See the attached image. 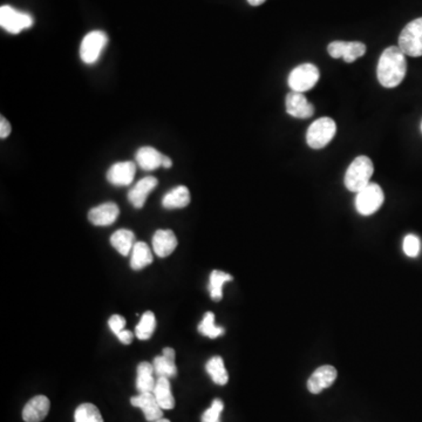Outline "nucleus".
<instances>
[{
    "label": "nucleus",
    "mask_w": 422,
    "mask_h": 422,
    "mask_svg": "<svg viewBox=\"0 0 422 422\" xmlns=\"http://www.w3.org/2000/svg\"><path fill=\"white\" fill-rule=\"evenodd\" d=\"M407 72V61L399 46L385 49L378 62V81L385 88H394L403 83Z\"/></svg>",
    "instance_id": "nucleus-1"
},
{
    "label": "nucleus",
    "mask_w": 422,
    "mask_h": 422,
    "mask_svg": "<svg viewBox=\"0 0 422 422\" xmlns=\"http://www.w3.org/2000/svg\"><path fill=\"white\" fill-rule=\"evenodd\" d=\"M374 173L373 162L367 156H358L353 160L345 174V185L352 192H359L371 183Z\"/></svg>",
    "instance_id": "nucleus-2"
},
{
    "label": "nucleus",
    "mask_w": 422,
    "mask_h": 422,
    "mask_svg": "<svg viewBox=\"0 0 422 422\" xmlns=\"http://www.w3.org/2000/svg\"><path fill=\"white\" fill-rule=\"evenodd\" d=\"M336 133V122L331 117H321L307 129L306 142L312 149H321L331 142Z\"/></svg>",
    "instance_id": "nucleus-3"
},
{
    "label": "nucleus",
    "mask_w": 422,
    "mask_h": 422,
    "mask_svg": "<svg viewBox=\"0 0 422 422\" xmlns=\"http://www.w3.org/2000/svg\"><path fill=\"white\" fill-rule=\"evenodd\" d=\"M385 195L380 185L369 183L367 187L357 192L355 209L362 216L373 215L384 204Z\"/></svg>",
    "instance_id": "nucleus-4"
},
{
    "label": "nucleus",
    "mask_w": 422,
    "mask_h": 422,
    "mask_svg": "<svg viewBox=\"0 0 422 422\" xmlns=\"http://www.w3.org/2000/svg\"><path fill=\"white\" fill-rule=\"evenodd\" d=\"M399 49L405 56L422 57V17L407 24L400 33Z\"/></svg>",
    "instance_id": "nucleus-5"
},
{
    "label": "nucleus",
    "mask_w": 422,
    "mask_h": 422,
    "mask_svg": "<svg viewBox=\"0 0 422 422\" xmlns=\"http://www.w3.org/2000/svg\"><path fill=\"white\" fill-rule=\"evenodd\" d=\"M319 69L312 64L299 65L290 73L287 83L291 90L298 93L311 91L319 80Z\"/></svg>",
    "instance_id": "nucleus-6"
},
{
    "label": "nucleus",
    "mask_w": 422,
    "mask_h": 422,
    "mask_svg": "<svg viewBox=\"0 0 422 422\" xmlns=\"http://www.w3.org/2000/svg\"><path fill=\"white\" fill-rule=\"evenodd\" d=\"M34 24L33 17L26 12L18 11L17 8L4 5L0 8V25L6 32L19 34Z\"/></svg>",
    "instance_id": "nucleus-7"
},
{
    "label": "nucleus",
    "mask_w": 422,
    "mask_h": 422,
    "mask_svg": "<svg viewBox=\"0 0 422 422\" xmlns=\"http://www.w3.org/2000/svg\"><path fill=\"white\" fill-rule=\"evenodd\" d=\"M108 42V37L102 31H92L85 35L80 46V58L87 65H93L99 60L102 51Z\"/></svg>",
    "instance_id": "nucleus-8"
},
{
    "label": "nucleus",
    "mask_w": 422,
    "mask_h": 422,
    "mask_svg": "<svg viewBox=\"0 0 422 422\" xmlns=\"http://www.w3.org/2000/svg\"><path fill=\"white\" fill-rule=\"evenodd\" d=\"M328 52L333 59H344L351 64L365 56L366 46L360 42H333L328 45Z\"/></svg>",
    "instance_id": "nucleus-9"
},
{
    "label": "nucleus",
    "mask_w": 422,
    "mask_h": 422,
    "mask_svg": "<svg viewBox=\"0 0 422 422\" xmlns=\"http://www.w3.org/2000/svg\"><path fill=\"white\" fill-rule=\"evenodd\" d=\"M135 174V163L132 161L114 163L107 171V181L117 187H127L132 185Z\"/></svg>",
    "instance_id": "nucleus-10"
},
{
    "label": "nucleus",
    "mask_w": 422,
    "mask_h": 422,
    "mask_svg": "<svg viewBox=\"0 0 422 422\" xmlns=\"http://www.w3.org/2000/svg\"><path fill=\"white\" fill-rule=\"evenodd\" d=\"M338 372L331 365L321 366L313 372L312 375L307 380V389L312 394H319L321 391L331 387L336 381Z\"/></svg>",
    "instance_id": "nucleus-11"
},
{
    "label": "nucleus",
    "mask_w": 422,
    "mask_h": 422,
    "mask_svg": "<svg viewBox=\"0 0 422 422\" xmlns=\"http://www.w3.org/2000/svg\"><path fill=\"white\" fill-rule=\"evenodd\" d=\"M130 403L134 407L142 410L147 421L155 422L163 418V410L160 407L154 393H140L139 396L130 398Z\"/></svg>",
    "instance_id": "nucleus-12"
},
{
    "label": "nucleus",
    "mask_w": 422,
    "mask_h": 422,
    "mask_svg": "<svg viewBox=\"0 0 422 422\" xmlns=\"http://www.w3.org/2000/svg\"><path fill=\"white\" fill-rule=\"evenodd\" d=\"M287 114L297 119H310L314 114V107L307 101L303 93L291 92L285 98Z\"/></svg>",
    "instance_id": "nucleus-13"
},
{
    "label": "nucleus",
    "mask_w": 422,
    "mask_h": 422,
    "mask_svg": "<svg viewBox=\"0 0 422 422\" xmlns=\"http://www.w3.org/2000/svg\"><path fill=\"white\" fill-rule=\"evenodd\" d=\"M120 215V209L114 202H106L88 212V219L96 226H112Z\"/></svg>",
    "instance_id": "nucleus-14"
},
{
    "label": "nucleus",
    "mask_w": 422,
    "mask_h": 422,
    "mask_svg": "<svg viewBox=\"0 0 422 422\" xmlns=\"http://www.w3.org/2000/svg\"><path fill=\"white\" fill-rule=\"evenodd\" d=\"M49 408H51V401L47 396H34L24 407V421L42 422L49 414Z\"/></svg>",
    "instance_id": "nucleus-15"
},
{
    "label": "nucleus",
    "mask_w": 422,
    "mask_h": 422,
    "mask_svg": "<svg viewBox=\"0 0 422 422\" xmlns=\"http://www.w3.org/2000/svg\"><path fill=\"white\" fill-rule=\"evenodd\" d=\"M158 178L154 176H147L141 178L128 192V201L135 209H141L144 207L148 195L158 187Z\"/></svg>",
    "instance_id": "nucleus-16"
},
{
    "label": "nucleus",
    "mask_w": 422,
    "mask_h": 422,
    "mask_svg": "<svg viewBox=\"0 0 422 422\" xmlns=\"http://www.w3.org/2000/svg\"><path fill=\"white\" fill-rule=\"evenodd\" d=\"M176 352L171 347H164L162 355L155 357L153 360L155 374L158 377L175 378L178 374V367L175 364Z\"/></svg>",
    "instance_id": "nucleus-17"
},
{
    "label": "nucleus",
    "mask_w": 422,
    "mask_h": 422,
    "mask_svg": "<svg viewBox=\"0 0 422 422\" xmlns=\"http://www.w3.org/2000/svg\"><path fill=\"white\" fill-rule=\"evenodd\" d=\"M178 248V238L171 230H158L153 236V249L156 256L164 258Z\"/></svg>",
    "instance_id": "nucleus-18"
},
{
    "label": "nucleus",
    "mask_w": 422,
    "mask_h": 422,
    "mask_svg": "<svg viewBox=\"0 0 422 422\" xmlns=\"http://www.w3.org/2000/svg\"><path fill=\"white\" fill-rule=\"evenodd\" d=\"M135 158L141 169L151 171L162 167L164 155L153 147H141L136 151Z\"/></svg>",
    "instance_id": "nucleus-19"
},
{
    "label": "nucleus",
    "mask_w": 422,
    "mask_h": 422,
    "mask_svg": "<svg viewBox=\"0 0 422 422\" xmlns=\"http://www.w3.org/2000/svg\"><path fill=\"white\" fill-rule=\"evenodd\" d=\"M154 366L151 362H140L137 366V379H136V389L139 393L154 392L156 380L154 378Z\"/></svg>",
    "instance_id": "nucleus-20"
},
{
    "label": "nucleus",
    "mask_w": 422,
    "mask_h": 422,
    "mask_svg": "<svg viewBox=\"0 0 422 422\" xmlns=\"http://www.w3.org/2000/svg\"><path fill=\"white\" fill-rule=\"evenodd\" d=\"M190 203V192L185 185H178L167 192L162 199L163 208L166 209H182Z\"/></svg>",
    "instance_id": "nucleus-21"
},
{
    "label": "nucleus",
    "mask_w": 422,
    "mask_h": 422,
    "mask_svg": "<svg viewBox=\"0 0 422 422\" xmlns=\"http://www.w3.org/2000/svg\"><path fill=\"white\" fill-rule=\"evenodd\" d=\"M153 393L163 411H169L175 407V398L170 389L169 378L158 377Z\"/></svg>",
    "instance_id": "nucleus-22"
},
{
    "label": "nucleus",
    "mask_w": 422,
    "mask_h": 422,
    "mask_svg": "<svg viewBox=\"0 0 422 422\" xmlns=\"http://www.w3.org/2000/svg\"><path fill=\"white\" fill-rule=\"evenodd\" d=\"M110 244L122 256H128L135 245V235L128 229H120L112 235Z\"/></svg>",
    "instance_id": "nucleus-23"
},
{
    "label": "nucleus",
    "mask_w": 422,
    "mask_h": 422,
    "mask_svg": "<svg viewBox=\"0 0 422 422\" xmlns=\"http://www.w3.org/2000/svg\"><path fill=\"white\" fill-rule=\"evenodd\" d=\"M153 263V253L149 246L144 242H136L132 250L130 268L134 271H139Z\"/></svg>",
    "instance_id": "nucleus-24"
},
{
    "label": "nucleus",
    "mask_w": 422,
    "mask_h": 422,
    "mask_svg": "<svg viewBox=\"0 0 422 422\" xmlns=\"http://www.w3.org/2000/svg\"><path fill=\"white\" fill-rule=\"evenodd\" d=\"M205 369H207L208 374L210 375L211 379L216 385L224 386L229 380V374L226 369L222 357L216 355V357L209 359L207 365H205Z\"/></svg>",
    "instance_id": "nucleus-25"
},
{
    "label": "nucleus",
    "mask_w": 422,
    "mask_h": 422,
    "mask_svg": "<svg viewBox=\"0 0 422 422\" xmlns=\"http://www.w3.org/2000/svg\"><path fill=\"white\" fill-rule=\"evenodd\" d=\"M233 280V276L226 272L214 270L210 273V282H209V292L210 297L219 302L223 298V285Z\"/></svg>",
    "instance_id": "nucleus-26"
},
{
    "label": "nucleus",
    "mask_w": 422,
    "mask_h": 422,
    "mask_svg": "<svg viewBox=\"0 0 422 422\" xmlns=\"http://www.w3.org/2000/svg\"><path fill=\"white\" fill-rule=\"evenodd\" d=\"M155 328H156V318H155L154 313L151 311L144 312L141 316L139 324L136 325V338H139L140 340L151 339Z\"/></svg>",
    "instance_id": "nucleus-27"
},
{
    "label": "nucleus",
    "mask_w": 422,
    "mask_h": 422,
    "mask_svg": "<svg viewBox=\"0 0 422 422\" xmlns=\"http://www.w3.org/2000/svg\"><path fill=\"white\" fill-rule=\"evenodd\" d=\"M74 422H103V419L95 405L86 403L76 408Z\"/></svg>",
    "instance_id": "nucleus-28"
},
{
    "label": "nucleus",
    "mask_w": 422,
    "mask_h": 422,
    "mask_svg": "<svg viewBox=\"0 0 422 422\" xmlns=\"http://www.w3.org/2000/svg\"><path fill=\"white\" fill-rule=\"evenodd\" d=\"M199 332L201 335L216 339L219 336L224 335V328H219L215 325V314L212 312H207L204 314L203 319L199 325Z\"/></svg>",
    "instance_id": "nucleus-29"
},
{
    "label": "nucleus",
    "mask_w": 422,
    "mask_h": 422,
    "mask_svg": "<svg viewBox=\"0 0 422 422\" xmlns=\"http://www.w3.org/2000/svg\"><path fill=\"white\" fill-rule=\"evenodd\" d=\"M403 249L405 255L411 258H415L419 256V253L421 251V241L418 236L415 235H407L403 238Z\"/></svg>",
    "instance_id": "nucleus-30"
},
{
    "label": "nucleus",
    "mask_w": 422,
    "mask_h": 422,
    "mask_svg": "<svg viewBox=\"0 0 422 422\" xmlns=\"http://www.w3.org/2000/svg\"><path fill=\"white\" fill-rule=\"evenodd\" d=\"M224 410L222 400L215 399L211 403L210 407L202 414V422H221V413Z\"/></svg>",
    "instance_id": "nucleus-31"
},
{
    "label": "nucleus",
    "mask_w": 422,
    "mask_h": 422,
    "mask_svg": "<svg viewBox=\"0 0 422 422\" xmlns=\"http://www.w3.org/2000/svg\"><path fill=\"white\" fill-rule=\"evenodd\" d=\"M108 325H110V330L113 331L114 335L117 336L121 331L125 330L126 319L122 316L114 314V316H110Z\"/></svg>",
    "instance_id": "nucleus-32"
},
{
    "label": "nucleus",
    "mask_w": 422,
    "mask_h": 422,
    "mask_svg": "<svg viewBox=\"0 0 422 422\" xmlns=\"http://www.w3.org/2000/svg\"><path fill=\"white\" fill-rule=\"evenodd\" d=\"M11 125L4 117H0V137L4 140L11 134Z\"/></svg>",
    "instance_id": "nucleus-33"
},
{
    "label": "nucleus",
    "mask_w": 422,
    "mask_h": 422,
    "mask_svg": "<svg viewBox=\"0 0 422 422\" xmlns=\"http://www.w3.org/2000/svg\"><path fill=\"white\" fill-rule=\"evenodd\" d=\"M117 339L120 340L121 343L125 344V345H129L132 344L133 339H134V335L133 332L128 331V330H124L117 335Z\"/></svg>",
    "instance_id": "nucleus-34"
},
{
    "label": "nucleus",
    "mask_w": 422,
    "mask_h": 422,
    "mask_svg": "<svg viewBox=\"0 0 422 422\" xmlns=\"http://www.w3.org/2000/svg\"><path fill=\"white\" fill-rule=\"evenodd\" d=\"M171 166H173V161H171V158H168V156H164V158H163V168L169 169L170 167Z\"/></svg>",
    "instance_id": "nucleus-35"
},
{
    "label": "nucleus",
    "mask_w": 422,
    "mask_h": 422,
    "mask_svg": "<svg viewBox=\"0 0 422 422\" xmlns=\"http://www.w3.org/2000/svg\"><path fill=\"white\" fill-rule=\"evenodd\" d=\"M267 0H248L251 6H260V5L264 4Z\"/></svg>",
    "instance_id": "nucleus-36"
},
{
    "label": "nucleus",
    "mask_w": 422,
    "mask_h": 422,
    "mask_svg": "<svg viewBox=\"0 0 422 422\" xmlns=\"http://www.w3.org/2000/svg\"><path fill=\"white\" fill-rule=\"evenodd\" d=\"M155 422H170L169 420H168V419H160V420H158V421H155Z\"/></svg>",
    "instance_id": "nucleus-37"
},
{
    "label": "nucleus",
    "mask_w": 422,
    "mask_h": 422,
    "mask_svg": "<svg viewBox=\"0 0 422 422\" xmlns=\"http://www.w3.org/2000/svg\"><path fill=\"white\" fill-rule=\"evenodd\" d=\"M421 129H422V125H421Z\"/></svg>",
    "instance_id": "nucleus-38"
}]
</instances>
